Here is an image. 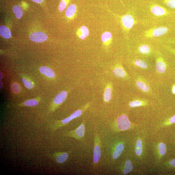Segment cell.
Returning <instances> with one entry per match:
<instances>
[{
  "label": "cell",
  "instance_id": "6da1fadb",
  "mask_svg": "<svg viewBox=\"0 0 175 175\" xmlns=\"http://www.w3.org/2000/svg\"><path fill=\"white\" fill-rule=\"evenodd\" d=\"M89 105L87 104L82 107V108L77 110L68 117L61 120H59L54 122L50 126L52 131H56L57 129L65 125L74 119L79 117L82 114L83 112L88 108Z\"/></svg>",
  "mask_w": 175,
  "mask_h": 175
},
{
  "label": "cell",
  "instance_id": "7a4b0ae2",
  "mask_svg": "<svg viewBox=\"0 0 175 175\" xmlns=\"http://www.w3.org/2000/svg\"><path fill=\"white\" fill-rule=\"evenodd\" d=\"M168 31V29L166 27L151 28L145 31L144 35L145 37L148 38L158 37L166 34Z\"/></svg>",
  "mask_w": 175,
  "mask_h": 175
},
{
  "label": "cell",
  "instance_id": "3957f363",
  "mask_svg": "<svg viewBox=\"0 0 175 175\" xmlns=\"http://www.w3.org/2000/svg\"><path fill=\"white\" fill-rule=\"evenodd\" d=\"M85 133V125L84 122H82L76 129L72 131H66L64 133V135L67 137L73 138L77 140H81L84 137Z\"/></svg>",
  "mask_w": 175,
  "mask_h": 175
},
{
  "label": "cell",
  "instance_id": "277c9868",
  "mask_svg": "<svg viewBox=\"0 0 175 175\" xmlns=\"http://www.w3.org/2000/svg\"><path fill=\"white\" fill-rule=\"evenodd\" d=\"M94 140V147L93 150V161L94 164L95 165L99 162L101 155V143L99 136L97 134L95 135Z\"/></svg>",
  "mask_w": 175,
  "mask_h": 175
},
{
  "label": "cell",
  "instance_id": "5b68a950",
  "mask_svg": "<svg viewBox=\"0 0 175 175\" xmlns=\"http://www.w3.org/2000/svg\"><path fill=\"white\" fill-rule=\"evenodd\" d=\"M121 22L123 28L126 32H129L135 24L136 22L131 14H126L122 16Z\"/></svg>",
  "mask_w": 175,
  "mask_h": 175
},
{
  "label": "cell",
  "instance_id": "8992f818",
  "mask_svg": "<svg viewBox=\"0 0 175 175\" xmlns=\"http://www.w3.org/2000/svg\"><path fill=\"white\" fill-rule=\"evenodd\" d=\"M116 123L118 128L121 131H126L131 127V122L128 116L125 115L119 116L117 119Z\"/></svg>",
  "mask_w": 175,
  "mask_h": 175
},
{
  "label": "cell",
  "instance_id": "52a82bcc",
  "mask_svg": "<svg viewBox=\"0 0 175 175\" xmlns=\"http://www.w3.org/2000/svg\"><path fill=\"white\" fill-rule=\"evenodd\" d=\"M151 12L154 15L157 16H166L169 14L167 10L161 6L156 4L150 6Z\"/></svg>",
  "mask_w": 175,
  "mask_h": 175
},
{
  "label": "cell",
  "instance_id": "ba28073f",
  "mask_svg": "<svg viewBox=\"0 0 175 175\" xmlns=\"http://www.w3.org/2000/svg\"><path fill=\"white\" fill-rule=\"evenodd\" d=\"M49 156L57 163L62 164L67 160L69 154L67 152H58L49 155Z\"/></svg>",
  "mask_w": 175,
  "mask_h": 175
},
{
  "label": "cell",
  "instance_id": "9c48e42d",
  "mask_svg": "<svg viewBox=\"0 0 175 175\" xmlns=\"http://www.w3.org/2000/svg\"><path fill=\"white\" fill-rule=\"evenodd\" d=\"M167 67V64L163 57L161 55H159L156 60V68L157 72L160 74L164 73L166 70Z\"/></svg>",
  "mask_w": 175,
  "mask_h": 175
},
{
  "label": "cell",
  "instance_id": "30bf717a",
  "mask_svg": "<svg viewBox=\"0 0 175 175\" xmlns=\"http://www.w3.org/2000/svg\"><path fill=\"white\" fill-rule=\"evenodd\" d=\"M135 83L136 86L143 92L146 93L151 92V87L148 83L143 79L141 77L138 78L136 80Z\"/></svg>",
  "mask_w": 175,
  "mask_h": 175
},
{
  "label": "cell",
  "instance_id": "8fae6325",
  "mask_svg": "<svg viewBox=\"0 0 175 175\" xmlns=\"http://www.w3.org/2000/svg\"><path fill=\"white\" fill-rule=\"evenodd\" d=\"M47 35L43 32H36L30 36L31 40L36 43H41L47 40Z\"/></svg>",
  "mask_w": 175,
  "mask_h": 175
},
{
  "label": "cell",
  "instance_id": "7c38bea8",
  "mask_svg": "<svg viewBox=\"0 0 175 175\" xmlns=\"http://www.w3.org/2000/svg\"><path fill=\"white\" fill-rule=\"evenodd\" d=\"M113 73L117 77L123 78L128 76L127 73L121 65L116 66L113 70Z\"/></svg>",
  "mask_w": 175,
  "mask_h": 175
},
{
  "label": "cell",
  "instance_id": "4fadbf2b",
  "mask_svg": "<svg viewBox=\"0 0 175 175\" xmlns=\"http://www.w3.org/2000/svg\"><path fill=\"white\" fill-rule=\"evenodd\" d=\"M67 93L65 91H63L57 94L54 100V103L56 106L59 105L62 103L66 99Z\"/></svg>",
  "mask_w": 175,
  "mask_h": 175
},
{
  "label": "cell",
  "instance_id": "5bb4252c",
  "mask_svg": "<svg viewBox=\"0 0 175 175\" xmlns=\"http://www.w3.org/2000/svg\"><path fill=\"white\" fill-rule=\"evenodd\" d=\"M39 70L42 74L48 77L53 78L55 77L54 71L49 67L46 66L42 67L40 68Z\"/></svg>",
  "mask_w": 175,
  "mask_h": 175
},
{
  "label": "cell",
  "instance_id": "9a60e30c",
  "mask_svg": "<svg viewBox=\"0 0 175 175\" xmlns=\"http://www.w3.org/2000/svg\"><path fill=\"white\" fill-rule=\"evenodd\" d=\"M112 85L111 84H109L107 86L104 94V100L105 102H108L112 98Z\"/></svg>",
  "mask_w": 175,
  "mask_h": 175
},
{
  "label": "cell",
  "instance_id": "2e32d148",
  "mask_svg": "<svg viewBox=\"0 0 175 175\" xmlns=\"http://www.w3.org/2000/svg\"><path fill=\"white\" fill-rule=\"evenodd\" d=\"M89 34V29L86 26L81 27L77 32V35L81 39H84Z\"/></svg>",
  "mask_w": 175,
  "mask_h": 175
},
{
  "label": "cell",
  "instance_id": "e0dca14e",
  "mask_svg": "<svg viewBox=\"0 0 175 175\" xmlns=\"http://www.w3.org/2000/svg\"><path fill=\"white\" fill-rule=\"evenodd\" d=\"M124 145L122 143H120L116 146L113 154V159H116L120 157L124 150Z\"/></svg>",
  "mask_w": 175,
  "mask_h": 175
},
{
  "label": "cell",
  "instance_id": "ac0fdd59",
  "mask_svg": "<svg viewBox=\"0 0 175 175\" xmlns=\"http://www.w3.org/2000/svg\"><path fill=\"white\" fill-rule=\"evenodd\" d=\"M0 34L3 38L5 39H9L11 36L10 31L4 26H1L0 27Z\"/></svg>",
  "mask_w": 175,
  "mask_h": 175
},
{
  "label": "cell",
  "instance_id": "d6986e66",
  "mask_svg": "<svg viewBox=\"0 0 175 175\" xmlns=\"http://www.w3.org/2000/svg\"><path fill=\"white\" fill-rule=\"evenodd\" d=\"M112 39V36L111 32H106L102 34L101 39L104 43L108 45L111 43Z\"/></svg>",
  "mask_w": 175,
  "mask_h": 175
},
{
  "label": "cell",
  "instance_id": "ffe728a7",
  "mask_svg": "<svg viewBox=\"0 0 175 175\" xmlns=\"http://www.w3.org/2000/svg\"><path fill=\"white\" fill-rule=\"evenodd\" d=\"M77 11V7L75 5L71 4L67 9L66 11V15L69 18H72L75 14Z\"/></svg>",
  "mask_w": 175,
  "mask_h": 175
},
{
  "label": "cell",
  "instance_id": "44dd1931",
  "mask_svg": "<svg viewBox=\"0 0 175 175\" xmlns=\"http://www.w3.org/2000/svg\"><path fill=\"white\" fill-rule=\"evenodd\" d=\"M139 53L143 55L150 54L151 51V47L148 45L143 44L139 46L138 48Z\"/></svg>",
  "mask_w": 175,
  "mask_h": 175
},
{
  "label": "cell",
  "instance_id": "7402d4cb",
  "mask_svg": "<svg viewBox=\"0 0 175 175\" xmlns=\"http://www.w3.org/2000/svg\"><path fill=\"white\" fill-rule=\"evenodd\" d=\"M134 64L136 66L142 69H146L148 67V64L146 62L142 60L137 59L134 62Z\"/></svg>",
  "mask_w": 175,
  "mask_h": 175
},
{
  "label": "cell",
  "instance_id": "603a6c76",
  "mask_svg": "<svg viewBox=\"0 0 175 175\" xmlns=\"http://www.w3.org/2000/svg\"><path fill=\"white\" fill-rule=\"evenodd\" d=\"M146 104V102L144 100H133L130 102L129 106L132 108L135 107L141 106Z\"/></svg>",
  "mask_w": 175,
  "mask_h": 175
},
{
  "label": "cell",
  "instance_id": "cb8c5ba5",
  "mask_svg": "<svg viewBox=\"0 0 175 175\" xmlns=\"http://www.w3.org/2000/svg\"><path fill=\"white\" fill-rule=\"evenodd\" d=\"M133 168L132 164L130 160L126 161L125 163L124 170V174H127L132 171Z\"/></svg>",
  "mask_w": 175,
  "mask_h": 175
},
{
  "label": "cell",
  "instance_id": "d4e9b609",
  "mask_svg": "<svg viewBox=\"0 0 175 175\" xmlns=\"http://www.w3.org/2000/svg\"><path fill=\"white\" fill-rule=\"evenodd\" d=\"M13 11L17 19H20L22 17L23 11L20 6L18 5L14 6L13 8Z\"/></svg>",
  "mask_w": 175,
  "mask_h": 175
},
{
  "label": "cell",
  "instance_id": "484cf974",
  "mask_svg": "<svg viewBox=\"0 0 175 175\" xmlns=\"http://www.w3.org/2000/svg\"><path fill=\"white\" fill-rule=\"evenodd\" d=\"M135 151L136 155L140 156L142 154L143 150L142 142L141 139H138L136 142Z\"/></svg>",
  "mask_w": 175,
  "mask_h": 175
},
{
  "label": "cell",
  "instance_id": "4316f807",
  "mask_svg": "<svg viewBox=\"0 0 175 175\" xmlns=\"http://www.w3.org/2000/svg\"><path fill=\"white\" fill-rule=\"evenodd\" d=\"M39 102L35 99L29 100L25 101L23 103L24 105L27 106H34L38 105Z\"/></svg>",
  "mask_w": 175,
  "mask_h": 175
},
{
  "label": "cell",
  "instance_id": "83f0119b",
  "mask_svg": "<svg viewBox=\"0 0 175 175\" xmlns=\"http://www.w3.org/2000/svg\"><path fill=\"white\" fill-rule=\"evenodd\" d=\"M158 148L160 153L161 155H164L166 153V147L165 144L161 143L158 146Z\"/></svg>",
  "mask_w": 175,
  "mask_h": 175
},
{
  "label": "cell",
  "instance_id": "f1b7e54d",
  "mask_svg": "<svg viewBox=\"0 0 175 175\" xmlns=\"http://www.w3.org/2000/svg\"><path fill=\"white\" fill-rule=\"evenodd\" d=\"M22 82L24 86L27 88L30 89L33 87V83H32L31 81H29L25 78H23L22 79Z\"/></svg>",
  "mask_w": 175,
  "mask_h": 175
},
{
  "label": "cell",
  "instance_id": "f546056e",
  "mask_svg": "<svg viewBox=\"0 0 175 175\" xmlns=\"http://www.w3.org/2000/svg\"><path fill=\"white\" fill-rule=\"evenodd\" d=\"M164 4L169 7L175 9V0H163Z\"/></svg>",
  "mask_w": 175,
  "mask_h": 175
},
{
  "label": "cell",
  "instance_id": "4dcf8cb0",
  "mask_svg": "<svg viewBox=\"0 0 175 175\" xmlns=\"http://www.w3.org/2000/svg\"><path fill=\"white\" fill-rule=\"evenodd\" d=\"M11 89L12 92L18 93L20 91L21 88L18 84L16 83H12L11 85Z\"/></svg>",
  "mask_w": 175,
  "mask_h": 175
},
{
  "label": "cell",
  "instance_id": "1f68e13d",
  "mask_svg": "<svg viewBox=\"0 0 175 175\" xmlns=\"http://www.w3.org/2000/svg\"><path fill=\"white\" fill-rule=\"evenodd\" d=\"M67 5L66 0H61L58 6V10L60 12L63 11L66 8Z\"/></svg>",
  "mask_w": 175,
  "mask_h": 175
},
{
  "label": "cell",
  "instance_id": "d6a6232c",
  "mask_svg": "<svg viewBox=\"0 0 175 175\" xmlns=\"http://www.w3.org/2000/svg\"><path fill=\"white\" fill-rule=\"evenodd\" d=\"M170 121L171 123H175V115L171 118Z\"/></svg>",
  "mask_w": 175,
  "mask_h": 175
},
{
  "label": "cell",
  "instance_id": "836d02e7",
  "mask_svg": "<svg viewBox=\"0 0 175 175\" xmlns=\"http://www.w3.org/2000/svg\"><path fill=\"white\" fill-rule=\"evenodd\" d=\"M170 164L172 166L175 167V159L170 161Z\"/></svg>",
  "mask_w": 175,
  "mask_h": 175
},
{
  "label": "cell",
  "instance_id": "e575fe53",
  "mask_svg": "<svg viewBox=\"0 0 175 175\" xmlns=\"http://www.w3.org/2000/svg\"><path fill=\"white\" fill-rule=\"evenodd\" d=\"M168 50H169L171 52L175 55V49L171 48H168Z\"/></svg>",
  "mask_w": 175,
  "mask_h": 175
},
{
  "label": "cell",
  "instance_id": "d590c367",
  "mask_svg": "<svg viewBox=\"0 0 175 175\" xmlns=\"http://www.w3.org/2000/svg\"><path fill=\"white\" fill-rule=\"evenodd\" d=\"M31 1L36 3H41L43 2V0H31Z\"/></svg>",
  "mask_w": 175,
  "mask_h": 175
},
{
  "label": "cell",
  "instance_id": "8d00e7d4",
  "mask_svg": "<svg viewBox=\"0 0 175 175\" xmlns=\"http://www.w3.org/2000/svg\"><path fill=\"white\" fill-rule=\"evenodd\" d=\"M172 93L175 95V84L173 85L171 89Z\"/></svg>",
  "mask_w": 175,
  "mask_h": 175
},
{
  "label": "cell",
  "instance_id": "74e56055",
  "mask_svg": "<svg viewBox=\"0 0 175 175\" xmlns=\"http://www.w3.org/2000/svg\"><path fill=\"white\" fill-rule=\"evenodd\" d=\"M2 73L1 72V79H2Z\"/></svg>",
  "mask_w": 175,
  "mask_h": 175
},
{
  "label": "cell",
  "instance_id": "f35d334b",
  "mask_svg": "<svg viewBox=\"0 0 175 175\" xmlns=\"http://www.w3.org/2000/svg\"><path fill=\"white\" fill-rule=\"evenodd\" d=\"M2 83L1 81V88L2 87Z\"/></svg>",
  "mask_w": 175,
  "mask_h": 175
}]
</instances>
